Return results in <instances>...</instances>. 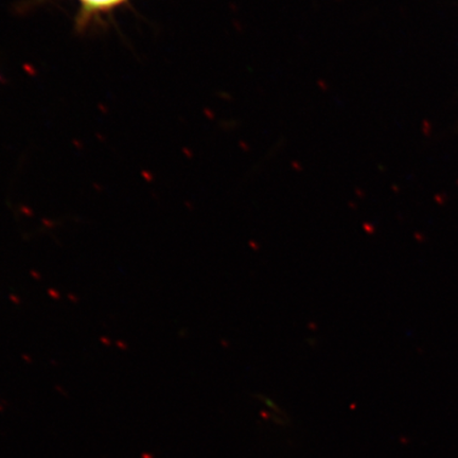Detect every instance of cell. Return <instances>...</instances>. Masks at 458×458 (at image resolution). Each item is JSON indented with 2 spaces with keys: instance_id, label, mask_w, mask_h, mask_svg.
<instances>
[{
  "instance_id": "cell-1",
  "label": "cell",
  "mask_w": 458,
  "mask_h": 458,
  "mask_svg": "<svg viewBox=\"0 0 458 458\" xmlns=\"http://www.w3.org/2000/svg\"><path fill=\"white\" fill-rule=\"evenodd\" d=\"M124 2L125 0H79L81 7L80 20L85 22L95 15L108 13Z\"/></svg>"
}]
</instances>
